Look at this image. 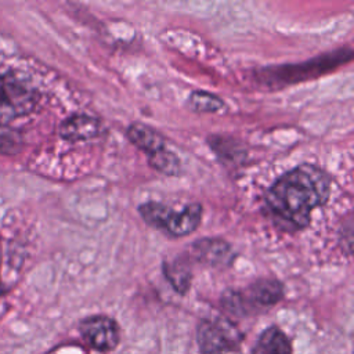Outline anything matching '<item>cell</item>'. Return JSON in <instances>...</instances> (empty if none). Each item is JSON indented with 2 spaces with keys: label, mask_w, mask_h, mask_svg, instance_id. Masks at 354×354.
I'll return each instance as SVG.
<instances>
[{
  "label": "cell",
  "mask_w": 354,
  "mask_h": 354,
  "mask_svg": "<svg viewBox=\"0 0 354 354\" xmlns=\"http://www.w3.org/2000/svg\"><path fill=\"white\" fill-rule=\"evenodd\" d=\"M329 194L330 177L328 173L304 163L282 174L266 192L264 203L281 228L297 231L308 225L311 212L322 206Z\"/></svg>",
  "instance_id": "cell-1"
},
{
  "label": "cell",
  "mask_w": 354,
  "mask_h": 354,
  "mask_svg": "<svg viewBox=\"0 0 354 354\" xmlns=\"http://www.w3.org/2000/svg\"><path fill=\"white\" fill-rule=\"evenodd\" d=\"M141 218L151 227L174 238H181L192 234L201 224L202 205L189 203L180 212H173L171 207L160 202H145L138 206Z\"/></svg>",
  "instance_id": "cell-2"
},
{
  "label": "cell",
  "mask_w": 354,
  "mask_h": 354,
  "mask_svg": "<svg viewBox=\"0 0 354 354\" xmlns=\"http://www.w3.org/2000/svg\"><path fill=\"white\" fill-rule=\"evenodd\" d=\"M283 297V285L274 278H260L246 290H227L221 297L223 307L234 315H248L267 310Z\"/></svg>",
  "instance_id": "cell-3"
},
{
  "label": "cell",
  "mask_w": 354,
  "mask_h": 354,
  "mask_svg": "<svg viewBox=\"0 0 354 354\" xmlns=\"http://www.w3.org/2000/svg\"><path fill=\"white\" fill-rule=\"evenodd\" d=\"M196 339L203 354H224L236 350L243 335L228 318L216 317L199 322Z\"/></svg>",
  "instance_id": "cell-4"
},
{
  "label": "cell",
  "mask_w": 354,
  "mask_h": 354,
  "mask_svg": "<svg viewBox=\"0 0 354 354\" xmlns=\"http://www.w3.org/2000/svg\"><path fill=\"white\" fill-rule=\"evenodd\" d=\"M37 104V93L17 77L0 75V126L28 115Z\"/></svg>",
  "instance_id": "cell-5"
},
{
  "label": "cell",
  "mask_w": 354,
  "mask_h": 354,
  "mask_svg": "<svg viewBox=\"0 0 354 354\" xmlns=\"http://www.w3.org/2000/svg\"><path fill=\"white\" fill-rule=\"evenodd\" d=\"M83 339L95 350H113L119 343V326L115 319L106 315L87 317L80 322Z\"/></svg>",
  "instance_id": "cell-6"
},
{
  "label": "cell",
  "mask_w": 354,
  "mask_h": 354,
  "mask_svg": "<svg viewBox=\"0 0 354 354\" xmlns=\"http://www.w3.org/2000/svg\"><path fill=\"white\" fill-rule=\"evenodd\" d=\"M189 256L206 266H224L232 260L231 246L218 238H202L195 241L189 248Z\"/></svg>",
  "instance_id": "cell-7"
},
{
  "label": "cell",
  "mask_w": 354,
  "mask_h": 354,
  "mask_svg": "<svg viewBox=\"0 0 354 354\" xmlns=\"http://www.w3.org/2000/svg\"><path fill=\"white\" fill-rule=\"evenodd\" d=\"M102 124L88 115H72L59 126V134L68 141H87L101 134Z\"/></svg>",
  "instance_id": "cell-8"
},
{
  "label": "cell",
  "mask_w": 354,
  "mask_h": 354,
  "mask_svg": "<svg viewBox=\"0 0 354 354\" xmlns=\"http://www.w3.org/2000/svg\"><path fill=\"white\" fill-rule=\"evenodd\" d=\"M127 138L142 152L147 153V156L166 148V141L165 138L153 129H151L147 124L134 122L129 126L127 131Z\"/></svg>",
  "instance_id": "cell-9"
},
{
  "label": "cell",
  "mask_w": 354,
  "mask_h": 354,
  "mask_svg": "<svg viewBox=\"0 0 354 354\" xmlns=\"http://www.w3.org/2000/svg\"><path fill=\"white\" fill-rule=\"evenodd\" d=\"M292 347L288 336L277 326L261 332L252 348V354H290Z\"/></svg>",
  "instance_id": "cell-10"
},
{
  "label": "cell",
  "mask_w": 354,
  "mask_h": 354,
  "mask_svg": "<svg viewBox=\"0 0 354 354\" xmlns=\"http://www.w3.org/2000/svg\"><path fill=\"white\" fill-rule=\"evenodd\" d=\"M163 274L167 281L173 285V288L184 295L189 289L191 283V268L188 263L181 259H176L174 261L163 263Z\"/></svg>",
  "instance_id": "cell-11"
},
{
  "label": "cell",
  "mask_w": 354,
  "mask_h": 354,
  "mask_svg": "<svg viewBox=\"0 0 354 354\" xmlns=\"http://www.w3.org/2000/svg\"><path fill=\"white\" fill-rule=\"evenodd\" d=\"M147 158H148V163L162 174L177 176L181 170V162L178 156L174 152L169 151L167 148H163Z\"/></svg>",
  "instance_id": "cell-12"
},
{
  "label": "cell",
  "mask_w": 354,
  "mask_h": 354,
  "mask_svg": "<svg viewBox=\"0 0 354 354\" xmlns=\"http://www.w3.org/2000/svg\"><path fill=\"white\" fill-rule=\"evenodd\" d=\"M188 105L195 112H212V113L220 112L225 106L224 101L220 97L202 90H195L191 93L188 98Z\"/></svg>",
  "instance_id": "cell-13"
},
{
  "label": "cell",
  "mask_w": 354,
  "mask_h": 354,
  "mask_svg": "<svg viewBox=\"0 0 354 354\" xmlns=\"http://www.w3.org/2000/svg\"><path fill=\"white\" fill-rule=\"evenodd\" d=\"M17 144V138L15 134L6 129L4 126H0V151H6L8 152L10 148H15Z\"/></svg>",
  "instance_id": "cell-14"
},
{
  "label": "cell",
  "mask_w": 354,
  "mask_h": 354,
  "mask_svg": "<svg viewBox=\"0 0 354 354\" xmlns=\"http://www.w3.org/2000/svg\"><path fill=\"white\" fill-rule=\"evenodd\" d=\"M0 260H1V252H0ZM3 295V286H1V281H0V296Z\"/></svg>",
  "instance_id": "cell-15"
}]
</instances>
